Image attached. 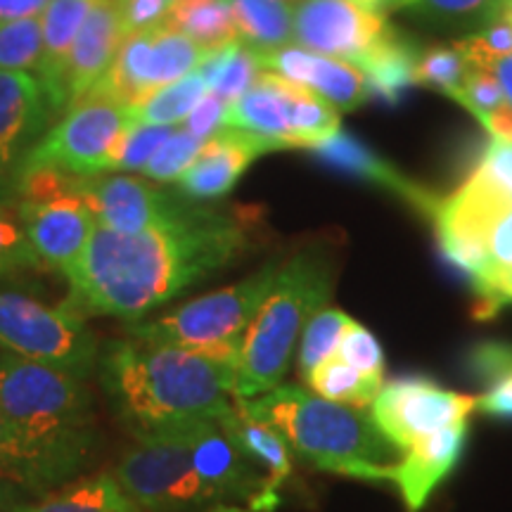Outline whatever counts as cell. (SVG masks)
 Instances as JSON below:
<instances>
[{
	"label": "cell",
	"mask_w": 512,
	"mask_h": 512,
	"mask_svg": "<svg viewBox=\"0 0 512 512\" xmlns=\"http://www.w3.org/2000/svg\"><path fill=\"white\" fill-rule=\"evenodd\" d=\"M114 477L143 512L216 510L214 496L197 475L181 422L133 437Z\"/></svg>",
	"instance_id": "7"
},
{
	"label": "cell",
	"mask_w": 512,
	"mask_h": 512,
	"mask_svg": "<svg viewBox=\"0 0 512 512\" xmlns=\"http://www.w3.org/2000/svg\"><path fill=\"white\" fill-rule=\"evenodd\" d=\"M95 453L43 444L0 413V479L24 494H50L91 465Z\"/></svg>",
	"instance_id": "16"
},
{
	"label": "cell",
	"mask_w": 512,
	"mask_h": 512,
	"mask_svg": "<svg viewBox=\"0 0 512 512\" xmlns=\"http://www.w3.org/2000/svg\"><path fill=\"white\" fill-rule=\"evenodd\" d=\"M304 380L313 389V394L354 408L370 406L382 389L380 375L361 373L339 356L325 358Z\"/></svg>",
	"instance_id": "32"
},
{
	"label": "cell",
	"mask_w": 512,
	"mask_h": 512,
	"mask_svg": "<svg viewBox=\"0 0 512 512\" xmlns=\"http://www.w3.org/2000/svg\"><path fill=\"white\" fill-rule=\"evenodd\" d=\"M169 3H174V0H169Z\"/></svg>",
	"instance_id": "56"
},
{
	"label": "cell",
	"mask_w": 512,
	"mask_h": 512,
	"mask_svg": "<svg viewBox=\"0 0 512 512\" xmlns=\"http://www.w3.org/2000/svg\"><path fill=\"white\" fill-rule=\"evenodd\" d=\"M287 100H290V126H292V147L309 150L311 145L330 138L339 131V112L330 102L318 98L316 93L306 91L290 81L287 86Z\"/></svg>",
	"instance_id": "35"
},
{
	"label": "cell",
	"mask_w": 512,
	"mask_h": 512,
	"mask_svg": "<svg viewBox=\"0 0 512 512\" xmlns=\"http://www.w3.org/2000/svg\"><path fill=\"white\" fill-rule=\"evenodd\" d=\"M204 50L169 24L128 34L110 72L88 93L105 95L133 107L159 88L197 72ZM86 95V93H83Z\"/></svg>",
	"instance_id": "10"
},
{
	"label": "cell",
	"mask_w": 512,
	"mask_h": 512,
	"mask_svg": "<svg viewBox=\"0 0 512 512\" xmlns=\"http://www.w3.org/2000/svg\"><path fill=\"white\" fill-rule=\"evenodd\" d=\"M166 24L188 36L204 53L240 41L230 0H174Z\"/></svg>",
	"instance_id": "29"
},
{
	"label": "cell",
	"mask_w": 512,
	"mask_h": 512,
	"mask_svg": "<svg viewBox=\"0 0 512 512\" xmlns=\"http://www.w3.org/2000/svg\"><path fill=\"white\" fill-rule=\"evenodd\" d=\"M121 19H124L126 34L159 27L169 17V0H119Z\"/></svg>",
	"instance_id": "46"
},
{
	"label": "cell",
	"mask_w": 512,
	"mask_h": 512,
	"mask_svg": "<svg viewBox=\"0 0 512 512\" xmlns=\"http://www.w3.org/2000/svg\"><path fill=\"white\" fill-rule=\"evenodd\" d=\"M43 22L41 15L0 24V69L34 74L41 67Z\"/></svg>",
	"instance_id": "37"
},
{
	"label": "cell",
	"mask_w": 512,
	"mask_h": 512,
	"mask_svg": "<svg viewBox=\"0 0 512 512\" xmlns=\"http://www.w3.org/2000/svg\"><path fill=\"white\" fill-rule=\"evenodd\" d=\"M219 420L235 444L242 448V453L266 472L271 489L278 491L292 475V448L283 434L266 422L256 420L240 399H235L233 408Z\"/></svg>",
	"instance_id": "25"
},
{
	"label": "cell",
	"mask_w": 512,
	"mask_h": 512,
	"mask_svg": "<svg viewBox=\"0 0 512 512\" xmlns=\"http://www.w3.org/2000/svg\"><path fill=\"white\" fill-rule=\"evenodd\" d=\"M242 344L183 349L117 339L98 356L102 392L133 437L233 408Z\"/></svg>",
	"instance_id": "2"
},
{
	"label": "cell",
	"mask_w": 512,
	"mask_h": 512,
	"mask_svg": "<svg viewBox=\"0 0 512 512\" xmlns=\"http://www.w3.org/2000/svg\"><path fill=\"white\" fill-rule=\"evenodd\" d=\"M41 266V256L31 247L17 207L0 202V275L36 271Z\"/></svg>",
	"instance_id": "39"
},
{
	"label": "cell",
	"mask_w": 512,
	"mask_h": 512,
	"mask_svg": "<svg viewBox=\"0 0 512 512\" xmlns=\"http://www.w3.org/2000/svg\"><path fill=\"white\" fill-rule=\"evenodd\" d=\"M256 420L283 434L292 453L318 470L387 482L396 448L361 408L323 399L297 384H278L256 399H240Z\"/></svg>",
	"instance_id": "3"
},
{
	"label": "cell",
	"mask_w": 512,
	"mask_h": 512,
	"mask_svg": "<svg viewBox=\"0 0 512 512\" xmlns=\"http://www.w3.org/2000/svg\"><path fill=\"white\" fill-rule=\"evenodd\" d=\"M98 0H50L43 10V55L36 79L41 81L43 91L53 102L55 112L67 110L64 98V69H67L69 53H72L74 38L86 22L88 12Z\"/></svg>",
	"instance_id": "24"
},
{
	"label": "cell",
	"mask_w": 512,
	"mask_h": 512,
	"mask_svg": "<svg viewBox=\"0 0 512 512\" xmlns=\"http://www.w3.org/2000/svg\"><path fill=\"white\" fill-rule=\"evenodd\" d=\"M280 3H287V5H297V3H302V0H280Z\"/></svg>",
	"instance_id": "54"
},
{
	"label": "cell",
	"mask_w": 512,
	"mask_h": 512,
	"mask_svg": "<svg viewBox=\"0 0 512 512\" xmlns=\"http://www.w3.org/2000/svg\"><path fill=\"white\" fill-rule=\"evenodd\" d=\"M79 197L93 211L98 226L124 235L176 219L192 204L178 190L169 192L126 174L81 176Z\"/></svg>",
	"instance_id": "15"
},
{
	"label": "cell",
	"mask_w": 512,
	"mask_h": 512,
	"mask_svg": "<svg viewBox=\"0 0 512 512\" xmlns=\"http://www.w3.org/2000/svg\"><path fill=\"white\" fill-rule=\"evenodd\" d=\"M287 86L290 81L264 69L249 91L230 102L226 128L266 140L275 150H290L292 126Z\"/></svg>",
	"instance_id": "23"
},
{
	"label": "cell",
	"mask_w": 512,
	"mask_h": 512,
	"mask_svg": "<svg viewBox=\"0 0 512 512\" xmlns=\"http://www.w3.org/2000/svg\"><path fill=\"white\" fill-rule=\"evenodd\" d=\"M351 323H354V318L339 309H323L309 320V325L302 332V339H299V377H306L325 358L335 356L339 342H342L344 332Z\"/></svg>",
	"instance_id": "36"
},
{
	"label": "cell",
	"mask_w": 512,
	"mask_h": 512,
	"mask_svg": "<svg viewBox=\"0 0 512 512\" xmlns=\"http://www.w3.org/2000/svg\"><path fill=\"white\" fill-rule=\"evenodd\" d=\"M508 8H510V5H508ZM510 10H512V8H510Z\"/></svg>",
	"instance_id": "57"
},
{
	"label": "cell",
	"mask_w": 512,
	"mask_h": 512,
	"mask_svg": "<svg viewBox=\"0 0 512 512\" xmlns=\"http://www.w3.org/2000/svg\"><path fill=\"white\" fill-rule=\"evenodd\" d=\"M472 292L477 297L475 313L479 318H491L512 306V207L491 230L484 271L472 283Z\"/></svg>",
	"instance_id": "28"
},
{
	"label": "cell",
	"mask_w": 512,
	"mask_h": 512,
	"mask_svg": "<svg viewBox=\"0 0 512 512\" xmlns=\"http://www.w3.org/2000/svg\"><path fill=\"white\" fill-rule=\"evenodd\" d=\"M309 152L318 159V162L330 166V169L354 176L358 181L373 183L382 190H389L392 195L401 197L403 202H408L411 207L418 209L420 214L430 216V219L434 209H437V195L420 188L418 183L408 181L396 166L389 164L382 155H377L373 147L363 143V140H358L356 136H351L344 128H339V131L332 133L330 138L311 145Z\"/></svg>",
	"instance_id": "21"
},
{
	"label": "cell",
	"mask_w": 512,
	"mask_h": 512,
	"mask_svg": "<svg viewBox=\"0 0 512 512\" xmlns=\"http://www.w3.org/2000/svg\"><path fill=\"white\" fill-rule=\"evenodd\" d=\"M510 207L508 192L477 166L470 178L451 197L439 200L434 209L432 221L441 254L470 280V285L484 271L491 230Z\"/></svg>",
	"instance_id": "11"
},
{
	"label": "cell",
	"mask_w": 512,
	"mask_h": 512,
	"mask_svg": "<svg viewBox=\"0 0 512 512\" xmlns=\"http://www.w3.org/2000/svg\"><path fill=\"white\" fill-rule=\"evenodd\" d=\"M228 110L230 102L219 98V95H204L200 105H197L195 110L188 114V119L183 121V128L190 131L195 138H200L202 143H207L209 138H214L216 133L226 128Z\"/></svg>",
	"instance_id": "45"
},
{
	"label": "cell",
	"mask_w": 512,
	"mask_h": 512,
	"mask_svg": "<svg viewBox=\"0 0 512 512\" xmlns=\"http://www.w3.org/2000/svg\"><path fill=\"white\" fill-rule=\"evenodd\" d=\"M420 46L411 36L392 31L387 41L380 43L366 60L361 62V72L366 76L368 98H375L384 105H399L403 95L411 91L415 83V64H418Z\"/></svg>",
	"instance_id": "26"
},
{
	"label": "cell",
	"mask_w": 512,
	"mask_h": 512,
	"mask_svg": "<svg viewBox=\"0 0 512 512\" xmlns=\"http://www.w3.org/2000/svg\"><path fill=\"white\" fill-rule=\"evenodd\" d=\"M256 55H259L261 69L316 93L337 112H351L368 100L366 76L354 64L318 55L297 43H287L283 48Z\"/></svg>",
	"instance_id": "18"
},
{
	"label": "cell",
	"mask_w": 512,
	"mask_h": 512,
	"mask_svg": "<svg viewBox=\"0 0 512 512\" xmlns=\"http://www.w3.org/2000/svg\"><path fill=\"white\" fill-rule=\"evenodd\" d=\"M486 69L496 76V81L501 83V88L505 93V100L512 105V53L491 57L489 64H486Z\"/></svg>",
	"instance_id": "50"
},
{
	"label": "cell",
	"mask_w": 512,
	"mask_h": 512,
	"mask_svg": "<svg viewBox=\"0 0 512 512\" xmlns=\"http://www.w3.org/2000/svg\"><path fill=\"white\" fill-rule=\"evenodd\" d=\"M0 413L43 444L95 453V401L79 375L5 351L0 354Z\"/></svg>",
	"instance_id": "5"
},
{
	"label": "cell",
	"mask_w": 512,
	"mask_h": 512,
	"mask_svg": "<svg viewBox=\"0 0 512 512\" xmlns=\"http://www.w3.org/2000/svg\"><path fill=\"white\" fill-rule=\"evenodd\" d=\"M472 370L486 392L477 396V411L494 418H512V347L503 342L479 344L472 354Z\"/></svg>",
	"instance_id": "33"
},
{
	"label": "cell",
	"mask_w": 512,
	"mask_h": 512,
	"mask_svg": "<svg viewBox=\"0 0 512 512\" xmlns=\"http://www.w3.org/2000/svg\"><path fill=\"white\" fill-rule=\"evenodd\" d=\"M133 126L136 119L131 107L105 95L86 93L76 98L50 126L31 152L27 166H55L72 176L107 174L121 140Z\"/></svg>",
	"instance_id": "9"
},
{
	"label": "cell",
	"mask_w": 512,
	"mask_h": 512,
	"mask_svg": "<svg viewBox=\"0 0 512 512\" xmlns=\"http://www.w3.org/2000/svg\"><path fill=\"white\" fill-rule=\"evenodd\" d=\"M48 3L50 0H0V24L43 15Z\"/></svg>",
	"instance_id": "48"
},
{
	"label": "cell",
	"mask_w": 512,
	"mask_h": 512,
	"mask_svg": "<svg viewBox=\"0 0 512 512\" xmlns=\"http://www.w3.org/2000/svg\"><path fill=\"white\" fill-rule=\"evenodd\" d=\"M242 211L192 202L176 219L140 233L98 226L81 261L64 278V304L86 316H117L136 323L178 294L238 261L249 247Z\"/></svg>",
	"instance_id": "1"
},
{
	"label": "cell",
	"mask_w": 512,
	"mask_h": 512,
	"mask_svg": "<svg viewBox=\"0 0 512 512\" xmlns=\"http://www.w3.org/2000/svg\"><path fill=\"white\" fill-rule=\"evenodd\" d=\"M176 126H155V124H136L121 140L117 155H114L110 171L107 174H117V171H143L152 155L159 150Z\"/></svg>",
	"instance_id": "41"
},
{
	"label": "cell",
	"mask_w": 512,
	"mask_h": 512,
	"mask_svg": "<svg viewBox=\"0 0 512 512\" xmlns=\"http://www.w3.org/2000/svg\"><path fill=\"white\" fill-rule=\"evenodd\" d=\"M477 166L512 197V143L494 138Z\"/></svg>",
	"instance_id": "47"
},
{
	"label": "cell",
	"mask_w": 512,
	"mask_h": 512,
	"mask_svg": "<svg viewBox=\"0 0 512 512\" xmlns=\"http://www.w3.org/2000/svg\"><path fill=\"white\" fill-rule=\"evenodd\" d=\"M280 261H268L264 268L240 280L238 285L209 292L200 299L178 306L157 320L128 323V337L145 344L183 349H209L223 344H242L245 332L278 278Z\"/></svg>",
	"instance_id": "6"
},
{
	"label": "cell",
	"mask_w": 512,
	"mask_h": 512,
	"mask_svg": "<svg viewBox=\"0 0 512 512\" xmlns=\"http://www.w3.org/2000/svg\"><path fill=\"white\" fill-rule=\"evenodd\" d=\"M17 214L41 261L62 275L79 264L98 221L81 197H57L48 202H17Z\"/></svg>",
	"instance_id": "17"
},
{
	"label": "cell",
	"mask_w": 512,
	"mask_h": 512,
	"mask_svg": "<svg viewBox=\"0 0 512 512\" xmlns=\"http://www.w3.org/2000/svg\"><path fill=\"white\" fill-rule=\"evenodd\" d=\"M204 95H209L207 81L202 79L200 72H192L147 95L143 102L131 107V112L136 124L176 126L188 119V114L200 105Z\"/></svg>",
	"instance_id": "34"
},
{
	"label": "cell",
	"mask_w": 512,
	"mask_h": 512,
	"mask_svg": "<svg viewBox=\"0 0 512 512\" xmlns=\"http://www.w3.org/2000/svg\"><path fill=\"white\" fill-rule=\"evenodd\" d=\"M197 72L207 81L209 91L226 102H235L242 93L254 86L259 74L264 72L259 55L247 43L233 41L228 46L209 50Z\"/></svg>",
	"instance_id": "31"
},
{
	"label": "cell",
	"mask_w": 512,
	"mask_h": 512,
	"mask_svg": "<svg viewBox=\"0 0 512 512\" xmlns=\"http://www.w3.org/2000/svg\"><path fill=\"white\" fill-rule=\"evenodd\" d=\"M392 31L387 15H375L351 0H302L294 5V43L354 67H361Z\"/></svg>",
	"instance_id": "14"
},
{
	"label": "cell",
	"mask_w": 512,
	"mask_h": 512,
	"mask_svg": "<svg viewBox=\"0 0 512 512\" xmlns=\"http://www.w3.org/2000/svg\"><path fill=\"white\" fill-rule=\"evenodd\" d=\"M465 437L467 422L444 427L415 441L411 448H406V456L389 467L387 482L399 489L408 512H420L441 479L453 470L463 451Z\"/></svg>",
	"instance_id": "22"
},
{
	"label": "cell",
	"mask_w": 512,
	"mask_h": 512,
	"mask_svg": "<svg viewBox=\"0 0 512 512\" xmlns=\"http://www.w3.org/2000/svg\"><path fill=\"white\" fill-rule=\"evenodd\" d=\"M332 294V266L318 249L283 261L278 278L242 339L235 399H256L283 380L294 347Z\"/></svg>",
	"instance_id": "4"
},
{
	"label": "cell",
	"mask_w": 512,
	"mask_h": 512,
	"mask_svg": "<svg viewBox=\"0 0 512 512\" xmlns=\"http://www.w3.org/2000/svg\"><path fill=\"white\" fill-rule=\"evenodd\" d=\"M22 498H24L22 489H17L15 484L0 479V512H10V505L22 501Z\"/></svg>",
	"instance_id": "51"
},
{
	"label": "cell",
	"mask_w": 512,
	"mask_h": 512,
	"mask_svg": "<svg viewBox=\"0 0 512 512\" xmlns=\"http://www.w3.org/2000/svg\"><path fill=\"white\" fill-rule=\"evenodd\" d=\"M335 356L342 358V361H347L349 366L358 368L361 373L382 377L384 354H382L380 342H377L373 332L363 328V325L356 323V320L349 325L347 332H344Z\"/></svg>",
	"instance_id": "44"
},
{
	"label": "cell",
	"mask_w": 512,
	"mask_h": 512,
	"mask_svg": "<svg viewBox=\"0 0 512 512\" xmlns=\"http://www.w3.org/2000/svg\"><path fill=\"white\" fill-rule=\"evenodd\" d=\"M482 126L496 140H505V143H512V105H510V102H505L501 110L491 112L489 117H484Z\"/></svg>",
	"instance_id": "49"
},
{
	"label": "cell",
	"mask_w": 512,
	"mask_h": 512,
	"mask_svg": "<svg viewBox=\"0 0 512 512\" xmlns=\"http://www.w3.org/2000/svg\"><path fill=\"white\" fill-rule=\"evenodd\" d=\"M126 36L119 0H98L88 12L79 36L74 38L67 69H64L67 107L83 93L91 91L95 83H100L102 76L110 72Z\"/></svg>",
	"instance_id": "20"
},
{
	"label": "cell",
	"mask_w": 512,
	"mask_h": 512,
	"mask_svg": "<svg viewBox=\"0 0 512 512\" xmlns=\"http://www.w3.org/2000/svg\"><path fill=\"white\" fill-rule=\"evenodd\" d=\"M467 76V62L460 50L453 46H432L422 48L415 64V83L444 93L448 98L458 100Z\"/></svg>",
	"instance_id": "38"
},
{
	"label": "cell",
	"mask_w": 512,
	"mask_h": 512,
	"mask_svg": "<svg viewBox=\"0 0 512 512\" xmlns=\"http://www.w3.org/2000/svg\"><path fill=\"white\" fill-rule=\"evenodd\" d=\"M0 347L83 380L98 368V337L69 304L46 306L27 294L0 290Z\"/></svg>",
	"instance_id": "8"
},
{
	"label": "cell",
	"mask_w": 512,
	"mask_h": 512,
	"mask_svg": "<svg viewBox=\"0 0 512 512\" xmlns=\"http://www.w3.org/2000/svg\"><path fill=\"white\" fill-rule=\"evenodd\" d=\"M458 105H463L467 112H472L475 117L482 121L489 117L491 112L501 110L505 105V93L501 83L496 81V76L489 72V69L470 67L467 64V76L463 81V91L458 95Z\"/></svg>",
	"instance_id": "42"
},
{
	"label": "cell",
	"mask_w": 512,
	"mask_h": 512,
	"mask_svg": "<svg viewBox=\"0 0 512 512\" xmlns=\"http://www.w3.org/2000/svg\"><path fill=\"white\" fill-rule=\"evenodd\" d=\"M472 411H477V396L451 392L427 377H401L380 389L370 403V420L406 451L427 434L467 422Z\"/></svg>",
	"instance_id": "12"
},
{
	"label": "cell",
	"mask_w": 512,
	"mask_h": 512,
	"mask_svg": "<svg viewBox=\"0 0 512 512\" xmlns=\"http://www.w3.org/2000/svg\"><path fill=\"white\" fill-rule=\"evenodd\" d=\"M204 143L200 138L192 136L190 131L185 128H176L169 138L159 145V150L152 155L150 162L143 169V174L147 178L157 183H176L188 166L195 162L197 155L202 152Z\"/></svg>",
	"instance_id": "40"
},
{
	"label": "cell",
	"mask_w": 512,
	"mask_h": 512,
	"mask_svg": "<svg viewBox=\"0 0 512 512\" xmlns=\"http://www.w3.org/2000/svg\"><path fill=\"white\" fill-rule=\"evenodd\" d=\"M273 150L275 147L266 140L235 131V128H223L204 143L195 162L178 178V192L192 202L226 197L249 169V164Z\"/></svg>",
	"instance_id": "19"
},
{
	"label": "cell",
	"mask_w": 512,
	"mask_h": 512,
	"mask_svg": "<svg viewBox=\"0 0 512 512\" xmlns=\"http://www.w3.org/2000/svg\"><path fill=\"white\" fill-rule=\"evenodd\" d=\"M505 5H510V8H512V0H508V3H505Z\"/></svg>",
	"instance_id": "55"
},
{
	"label": "cell",
	"mask_w": 512,
	"mask_h": 512,
	"mask_svg": "<svg viewBox=\"0 0 512 512\" xmlns=\"http://www.w3.org/2000/svg\"><path fill=\"white\" fill-rule=\"evenodd\" d=\"M242 43L256 53L294 41V8L280 0H230Z\"/></svg>",
	"instance_id": "30"
},
{
	"label": "cell",
	"mask_w": 512,
	"mask_h": 512,
	"mask_svg": "<svg viewBox=\"0 0 512 512\" xmlns=\"http://www.w3.org/2000/svg\"><path fill=\"white\" fill-rule=\"evenodd\" d=\"M55 107L36 76L0 69V202L17 204L31 152L55 124Z\"/></svg>",
	"instance_id": "13"
},
{
	"label": "cell",
	"mask_w": 512,
	"mask_h": 512,
	"mask_svg": "<svg viewBox=\"0 0 512 512\" xmlns=\"http://www.w3.org/2000/svg\"><path fill=\"white\" fill-rule=\"evenodd\" d=\"M10 512H143L114 475H95L67 484L36 501H17Z\"/></svg>",
	"instance_id": "27"
},
{
	"label": "cell",
	"mask_w": 512,
	"mask_h": 512,
	"mask_svg": "<svg viewBox=\"0 0 512 512\" xmlns=\"http://www.w3.org/2000/svg\"><path fill=\"white\" fill-rule=\"evenodd\" d=\"M415 0H396V10L399 8H413Z\"/></svg>",
	"instance_id": "53"
},
{
	"label": "cell",
	"mask_w": 512,
	"mask_h": 512,
	"mask_svg": "<svg viewBox=\"0 0 512 512\" xmlns=\"http://www.w3.org/2000/svg\"><path fill=\"white\" fill-rule=\"evenodd\" d=\"M508 0H415L413 10L439 24H463L472 19L486 22Z\"/></svg>",
	"instance_id": "43"
},
{
	"label": "cell",
	"mask_w": 512,
	"mask_h": 512,
	"mask_svg": "<svg viewBox=\"0 0 512 512\" xmlns=\"http://www.w3.org/2000/svg\"><path fill=\"white\" fill-rule=\"evenodd\" d=\"M351 3L361 5L363 10L375 12V15H387L389 10H396V0H351Z\"/></svg>",
	"instance_id": "52"
}]
</instances>
